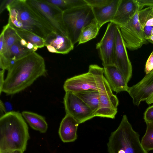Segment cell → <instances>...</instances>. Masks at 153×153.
Returning <instances> with one entry per match:
<instances>
[{
    "instance_id": "cell-1",
    "label": "cell",
    "mask_w": 153,
    "mask_h": 153,
    "mask_svg": "<svg viewBox=\"0 0 153 153\" xmlns=\"http://www.w3.org/2000/svg\"><path fill=\"white\" fill-rule=\"evenodd\" d=\"M7 70L0 93L7 95L24 90L39 77L47 74L44 59L36 52L18 59Z\"/></svg>"
},
{
    "instance_id": "cell-2",
    "label": "cell",
    "mask_w": 153,
    "mask_h": 153,
    "mask_svg": "<svg viewBox=\"0 0 153 153\" xmlns=\"http://www.w3.org/2000/svg\"><path fill=\"white\" fill-rule=\"evenodd\" d=\"M30 138L27 125L18 112L6 113L0 118V152L26 150Z\"/></svg>"
},
{
    "instance_id": "cell-3",
    "label": "cell",
    "mask_w": 153,
    "mask_h": 153,
    "mask_svg": "<svg viewBox=\"0 0 153 153\" xmlns=\"http://www.w3.org/2000/svg\"><path fill=\"white\" fill-rule=\"evenodd\" d=\"M8 23L13 28L25 30L45 39L53 31L27 0H14L8 6Z\"/></svg>"
},
{
    "instance_id": "cell-4",
    "label": "cell",
    "mask_w": 153,
    "mask_h": 153,
    "mask_svg": "<svg viewBox=\"0 0 153 153\" xmlns=\"http://www.w3.org/2000/svg\"><path fill=\"white\" fill-rule=\"evenodd\" d=\"M107 145L108 153H148L126 115L117 129L111 133Z\"/></svg>"
},
{
    "instance_id": "cell-5",
    "label": "cell",
    "mask_w": 153,
    "mask_h": 153,
    "mask_svg": "<svg viewBox=\"0 0 153 153\" xmlns=\"http://www.w3.org/2000/svg\"><path fill=\"white\" fill-rule=\"evenodd\" d=\"M104 73L103 68L91 65L87 72L66 79L63 85L64 89L65 92L72 93L88 90L102 91L105 89L107 82Z\"/></svg>"
},
{
    "instance_id": "cell-6",
    "label": "cell",
    "mask_w": 153,
    "mask_h": 153,
    "mask_svg": "<svg viewBox=\"0 0 153 153\" xmlns=\"http://www.w3.org/2000/svg\"><path fill=\"white\" fill-rule=\"evenodd\" d=\"M63 18L68 36L74 45L78 42L83 28L94 18L91 7L87 4L63 12Z\"/></svg>"
},
{
    "instance_id": "cell-7",
    "label": "cell",
    "mask_w": 153,
    "mask_h": 153,
    "mask_svg": "<svg viewBox=\"0 0 153 153\" xmlns=\"http://www.w3.org/2000/svg\"><path fill=\"white\" fill-rule=\"evenodd\" d=\"M27 0L48 24L53 32L68 36L63 20V12L61 10L45 0Z\"/></svg>"
},
{
    "instance_id": "cell-8",
    "label": "cell",
    "mask_w": 153,
    "mask_h": 153,
    "mask_svg": "<svg viewBox=\"0 0 153 153\" xmlns=\"http://www.w3.org/2000/svg\"><path fill=\"white\" fill-rule=\"evenodd\" d=\"M137 11L126 25L119 27L126 48L135 51L148 43L138 18Z\"/></svg>"
},
{
    "instance_id": "cell-9",
    "label": "cell",
    "mask_w": 153,
    "mask_h": 153,
    "mask_svg": "<svg viewBox=\"0 0 153 153\" xmlns=\"http://www.w3.org/2000/svg\"><path fill=\"white\" fill-rule=\"evenodd\" d=\"M117 26L111 22L100 41L96 45L103 67L114 65Z\"/></svg>"
},
{
    "instance_id": "cell-10",
    "label": "cell",
    "mask_w": 153,
    "mask_h": 153,
    "mask_svg": "<svg viewBox=\"0 0 153 153\" xmlns=\"http://www.w3.org/2000/svg\"><path fill=\"white\" fill-rule=\"evenodd\" d=\"M63 103L66 114L72 117L79 124L95 117L91 108L72 92H65Z\"/></svg>"
},
{
    "instance_id": "cell-11",
    "label": "cell",
    "mask_w": 153,
    "mask_h": 153,
    "mask_svg": "<svg viewBox=\"0 0 153 153\" xmlns=\"http://www.w3.org/2000/svg\"><path fill=\"white\" fill-rule=\"evenodd\" d=\"M120 28L117 26L114 65L128 83L132 76V68Z\"/></svg>"
},
{
    "instance_id": "cell-12",
    "label": "cell",
    "mask_w": 153,
    "mask_h": 153,
    "mask_svg": "<svg viewBox=\"0 0 153 153\" xmlns=\"http://www.w3.org/2000/svg\"><path fill=\"white\" fill-rule=\"evenodd\" d=\"M118 105L119 100L116 96L113 93L107 81L105 89L99 92V106L95 113V117L114 118Z\"/></svg>"
},
{
    "instance_id": "cell-13",
    "label": "cell",
    "mask_w": 153,
    "mask_h": 153,
    "mask_svg": "<svg viewBox=\"0 0 153 153\" xmlns=\"http://www.w3.org/2000/svg\"><path fill=\"white\" fill-rule=\"evenodd\" d=\"M127 92L134 105L138 106L141 102L145 101L153 93V70L137 84L129 87Z\"/></svg>"
},
{
    "instance_id": "cell-14",
    "label": "cell",
    "mask_w": 153,
    "mask_h": 153,
    "mask_svg": "<svg viewBox=\"0 0 153 153\" xmlns=\"http://www.w3.org/2000/svg\"><path fill=\"white\" fill-rule=\"evenodd\" d=\"M137 11H139V7L137 0H120L111 22L119 27L125 25L131 20Z\"/></svg>"
},
{
    "instance_id": "cell-15",
    "label": "cell",
    "mask_w": 153,
    "mask_h": 153,
    "mask_svg": "<svg viewBox=\"0 0 153 153\" xmlns=\"http://www.w3.org/2000/svg\"><path fill=\"white\" fill-rule=\"evenodd\" d=\"M45 40V46L50 53L66 54L74 49V45L68 36L53 32Z\"/></svg>"
},
{
    "instance_id": "cell-16",
    "label": "cell",
    "mask_w": 153,
    "mask_h": 153,
    "mask_svg": "<svg viewBox=\"0 0 153 153\" xmlns=\"http://www.w3.org/2000/svg\"><path fill=\"white\" fill-rule=\"evenodd\" d=\"M103 68L104 76L112 91L117 94L127 91L128 83L115 65L104 67Z\"/></svg>"
},
{
    "instance_id": "cell-17",
    "label": "cell",
    "mask_w": 153,
    "mask_h": 153,
    "mask_svg": "<svg viewBox=\"0 0 153 153\" xmlns=\"http://www.w3.org/2000/svg\"><path fill=\"white\" fill-rule=\"evenodd\" d=\"M79 123L72 117L66 114L62 120L59 133L64 143L72 142L77 138V130Z\"/></svg>"
},
{
    "instance_id": "cell-18",
    "label": "cell",
    "mask_w": 153,
    "mask_h": 153,
    "mask_svg": "<svg viewBox=\"0 0 153 153\" xmlns=\"http://www.w3.org/2000/svg\"><path fill=\"white\" fill-rule=\"evenodd\" d=\"M120 0H113L109 4L101 7L91 8L94 18L101 27L111 22L116 12Z\"/></svg>"
},
{
    "instance_id": "cell-19",
    "label": "cell",
    "mask_w": 153,
    "mask_h": 153,
    "mask_svg": "<svg viewBox=\"0 0 153 153\" xmlns=\"http://www.w3.org/2000/svg\"><path fill=\"white\" fill-rule=\"evenodd\" d=\"M22 114L32 128L42 133L46 131L48 126L44 117L36 113L28 111H23Z\"/></svg>"
},
{
    "instance_id": "cell-20",
    "label": "cell",
    "mask_w": 153,
    "mask_h": 153,
    "mask_svg": "<svg viewBox=\"0 0 153 153\" xmlns=\"http://www.w3.org/2000/svg\"><path fill=\"white\" fill-rule=\"evenodd\" d=\"M73 93L91 108L95 115L99 106V91L93 90H88Z\"/></svg>"
},
{
    "instance_id": "cell-21",
    "label": "cell",
    "mask_w": 153,
    "mask_h": 153,
    "mask_svg": "<svg viewBox=\"0 0 153 153\" xmlns=\"http://www.w3.org/2000/svg\"><path fill=\"white\" fill-rule=\"evenodd\" d=\"M101 27L94 18L82 29L78 42V45L84 43L95 38Z\"/></svg>"
},
{
    "instance_id": "cell-22",
    "label": "cell",
    "mask_w": 153,
    "mask_h": 153,
    "mask_svg": "<svg viewBox=\"0 0 153 153\" xmlns=\"http://www.w3.org/2000/svg\"><path fill=\"white\" fill-rule=\"evenodd\" d=\"M19 40L15 42L11 47L7 53L3 55L8 61V65L9 61L12 60L16 61L33 52L22 46Z\"/></svg>"
},
{
    "instance_id": "cell-23",
    "label": "cell",
    "mask_w": 153,
    "mask_h": 153,
    "mask_svg": "<svg viewBox=\"0 0 153 153\" xmlns=\"http://www.w3.org/2000/svg\"><path fill=\"white\" fill-rule=\"evenodd\" d=\"M2 31L3 33L4 48L3 54L4 55L8 51L11 47L16 41L19 40L20 37L14 29L8 23L3 27Z\"/></svg>"
},
{
    "instance_id": "cell-24",
    "label": "cell",
    "mask_w": 153,
    "mask_h": 153,
    "mask_svg": "<svg viewBox=\"0 0 153 153\" xmlns=\"http://www.w3.org/2000/svg\"><path fill=\"white\" fill-rule=\"evenodd\" d=\"M13 28L20 37L25 40L28 43L32 44L38 48H41L45 46V40L43 38L25 30Z\"/></svg>"
},
{
    "instance_id": "cell-25",
    "label": "cell",
    "mask_w": 153,
    "mask_h": 153,
    "mask_svg": "<svg viewBox=\"0 0 153 153\" xmlns=\"http://www.w3.org/2000/svg\"><path fill=\"white\" fill-rule=\"evenodd\" d=\"M59 8L63 12L87 5L85 0H45Z\"/></svg>"
},
{
    "instance_id": "cell-26",
    "label": "cell",
    "mask_w": 153,
    "mask_h": 153,
    "mask_svg": "<svg viewBox=\"0 0 153 153\" xmlns=\"http://www.w3.org/2000/svg\"><path fill=\"white\" fill-rule=\"evenodd\" d=\"M138 15L143 30L146 26H153V6L147 7L139 11Z\"/></svg>"
},
{
    "instance_id": "cell-27",
    "label": "cell",
    "mask_w": 153,
    "mask_h": 153,
    "mask_svg": "<svg viewBox=\"0 0 153 153\" xmlns=\"http://www.w3.org/2000/svg\"><path fill=\"white\" fill-rule=\"evenodd\" d=\"M146 123V131L141 143L143 147L147 152L153 150V123Z\"/></svg>"
},
{
    "instance_id": "cell-28",
    "label": "cell",
    "mask_w": 153,
    "mask_h": 153,
    "mask_svg": "<svg viewBox=\"0 0 153 153\" xmlns=\"http://www.w3.org/2000/svg\"><path fill=\"white\" fill-rule=\"evenodd\" d=\"M87 5L91 8L98 7L106 5L113 0H85Z\"/></svg>"
},
{
    "instance_id": "cell-29",
    "label": "cell",
    "mask_w": 153,
    "mask_h": 153,
    "mask_svg": "<svg viewBox=\"0 0 153 153\" xmlns=\"http://www.w3.org/2000/svg\"><path fill=\"white\" fill-rule=\"evenodd\" d=\"M143 118L146 123H153V105L146 109L144 114Z\"/></svg>"
},
{
    "instance_id": "cell-30",
    "label": "cell",
    "mask_w": 153,
    "mask_h": 153,
    "mask_svg": "<svg viewBox=\"0 0 153 153\" xmlns=\"http://www.w3.org/2000/svg\"><path fill=\"white\" fill-rule=\"evenodd\" d=\"M153 70V51L151 53L146 63L144 71L147 74Z\"/></svg>"
},
{
    "instance_id": "cell-31",
    "label": "cell",
    "mask_w": 153,
    "mask_h": 153,
    "mask_svg": "<svg viewBox=\"0 0 153 153\" xmlns=\"http://www.w3.org/2000/svg\"><path fill=\"white\" fill-rule=\"evenodd\" d=\"M138 7L139 11L145 7L153 6V0H137Z\"/></svg>"
},
{
    "instance_id": "cell-32",
    "label": "cell",
    "mask_w": 153,
    "mask_h": 153,
    "mask_svg": "<svg viewBox=\"0 0 153 153\" xmlns=\"http://www.w3.org/2000/svg\"><path fill=\"white\" fill-rule=\"evenodd\" d=\"M0 5V14L7 9L8 6L11 4L14 0H2L1 1Z\"/></svg>"
},
{
    "instance_id": "cell-33",
    "label": "cell",
    "mask_w": 153,
    "mask_h": 153,
    "mask_svg": "<svg viewBox=\"0 0 153 153\" xmlns=\"http://www.w3.org/2000/svg\"><path fill=\"white\" fill-rule=\"evenodd\" d=\"M153 26H146L143 29V30L145 36V38L151 35L152 32Z\"/></svg>"
},
{
    "instance_id": "cell-34",
    "label": "cell",
    "mask_w": 153,
    "mask_h": 153,
    "mask_svg": "<svg viewBox=\"0 0 153 153\" xmlns=\"http://www.w3.org/2000/svg\"><path fill=\"white\" fill-rule=\"evenodd\" d=\"M5 70H1L0 71V93L4 85L5 79L4 78V74Z\"/></svg>"
},
{
    "instance_id": "cell-35",
    "label": "cell",
    "mask_w": 153,
    "mask_h": 153,
    "mask_svg": "<svg viewBox=\"0 0 153 153\" xmlns=\"http://www.w3.org/2000/svg\"><path fill=\"white\" fill-rule=\"evenodd\" d=\"M6 113L5 112V106L3 102L0 100V117L2 116L4 114V113Z\"/></svg>"
},
{
    "instance_id": "cell-36",
    "label": "cell",
    "mask_w": 153,
    "mask_h": 153,
    "mask_svg": "<svg viewBox=\"0 0 153 153\" xmlns=\"http://www.w3.org/2000/svg\"><path fill=\"white\" fill-rule=\"evenodd\" d=\"M23 152L21 150H15L4 151L0 153H23Z\"/></svg>"
},
{
    "instance_id": "cell-37",
    "label": "cell",
    "mask_w": 153,
    "mask_h": 153,
    "mask_svg": "<svg viewBox=\"0 0 153 153\" xmlns=\"http://www.w3.org/2000/svg\"><path fill=\"white\" fill-rule=\"evenodd\" d=\"M145 101L149 105L153 103V93Z\"/></svg>"
},
{
    "instance_id": "cell-38",
    "label": "cell",
    "mask_w": 153,
    "mask_h": 153,
    "mask_svg": "<svg viewBox=\"0 0 153 153\" xmlns=\"http://www.w3.org/2000/svg\"><path fill=\"white\" fill-rule=\"evenodd\" d=\"M147 40L149 39L153 42V35H151L146 38Z\"/></svg>"
},
{
    "instance_id": "cell-39",
    "label": "cell",
    "mask_w": 153,
    "mask_h": 153,
    "mask_svg": "<svg viewBox=\"0 0 153 153\" xmlns=\"http://www.w3.org/2000/svg\"><path fill=\"white\" fill-rule=\"evenodd\" d=\"M147 40V41H148V42H150V43H152V44H153V42H152L151 41H150V40H149V39H148V40Z\"/></svg>"
},
{
    "instance_id": "cell-40",
    "label": "cell",
    "mask_w": 153,
    "mask_h": 153,
    "mask_svg": "<svg viewBox=\"0 0 153 153\" xmlns=\"http://www.w3.org/2000/svg\"><path fill=\"white\" fill-rule=\"evenodd\" d=\"M151 35H153V29L152 30Z\"/></svg>"
}]
</instances>
